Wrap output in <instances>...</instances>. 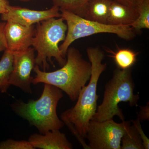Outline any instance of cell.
Wrapping results in <instances>:
<instances>
[{"mask_svg":"<svg viewBox=\"0 0 149 149\" xmlns=\"http://www.w3.org/2000/svg\"><path fill=\"white\" fill-rule=\"evenodd\" d=\"M86 52L91 64L89 83L80 91L75 104L63 112L60 117L83 148L89 149L85 141L86 129L97 110L100 96L97 93L98 83L100 76L106 69L107 64L102 63L105 54L99 47H90L87 48Z\"/></svg>","mask_w":149,"mask_h":149,"instance_id":"cell-1","label":"cell"},{"mask_svg":"<svg viewBox=\"0 0 149 149\" xmlns=\"http://www.w3.org/2000/svg\"><path fill=\"white\" fill-rule=\"evenodd\" d=\"M66 56L64 65L52 72L41 70L36 65L33 70L36 75L32 84L43 83L53 85L64 92L72 101H76L80 91L90 80L91 64L74 47L68 49Z\"/></svg>","mask_w":149,"mask_h":149,"instance_id":"cell-2","label":"cell"},{"mask_svg":"<svg viewBox=\"0 0 149 149\" xmlns=\"http://www.w3.org/2000/svg\"><path fill=\"white\" fill-rule=\"evenodd\" d=\"M63 97L62 91L48 84H44L42 93L38 100L27 103L17 101L11 105L13 111L22 118L35 126L40 133L50 130H60L64 126L59 118L56 109L58 102Z\"/></svg>","mask_w":149,"mask_h":149,"instance_id":"cell-3","label":"cell"},{"mask_svg":"<svg viewBox=\"0 0 149 149\" xmlns=\"http://www.w3.org/2000/svg\"><path fill=\"white\" fill-rule=\"evenodd\" d=\"M134 89L131 68H116L112 77L105 85L102 102L97 106L91 120L103 121L112 119L116 116L122 121L125 120L118 104L123 102L129 103L130 107H138L140 97L139 94H134Z\"/></svg>","mask_w":149,"mask_h":149,"instance_id":"cell-4","label":"cell"},{"mask_svg":"<svg viewBox=\"0 0 149 149\" xmlns=\"http://www.w3.org/2000/svg\"><path fill=\"white\" fill-rule=\"evenodd\" d=\"M67 26L61 17L46 19L37 24L32 47L37 52L35 64L46 71L49 68L48 62L54 66L52 59L63 66L66 61L60 49L59 44L66 37Z\"/></svg>","mask_w":149,"mask_h":149,"instance_id":"cell-5","label":"cell"},{"mask_svg":"<svg viewBox=\"0 0 149 149\" xmlns=\"http://www.w3.org/2000/svg\"><path fill=\"white\" fill-rule=\"evenodd\" d=\"M61 17L67 26L66 37L60 49L65 58L68 49L73 42L80 38L100 33H111L126 41L133 40L136 32L130 25H113L88 20L71 12L60 9Z\"/></svg>","mask_w":149,"mask_h":149,"instance_id":"cell-6","label":"cell"},{"mask_svg":"<svg viewBox=\"0 0 149 149\" xmlns=\"http://www.w3.org/2000/svg\"><path fill=\"white\" fill-rule=\"evenodd\" d=\"M130 120L115 122L113 118L97 121L91 120L86 129V137L90 149H121V140Z\"/></svg>","mask_w":149,"mask_h":149,"instance_id":"cell-7","label":"cell"},{"mask_svg":"<svg viewBox=\"0 0 149 149\" xmlns=\"http://www.w3.org/2000/svg\"><path fill=\"white\" fill-rule=\"evenodd\" d=\"M35 50L30 47L24 50L13 52V63L9 85L16 86L23 92L32 94L33 77L31 72L35 65Z\"/></svg>","mask_w":149,"mask_h":149,"instance_id":"cell-8","label":"cell"},{"mask_svg":"<svg viewBox=\"0 0 149 149\" xmlns=\"http://www.w3.org/2000/svg\"><path fill=\"white\" fill-rule=\"evenodd\" d=\"M60 11L59 8L55 6L46 10H36L10 5L7 12L1 15V19L3 21L31 26L49 19L61 17Z\"/></svg>","mask_w":149,"mask_h":149,"instance_id":"cell-9","label":"cell"},{"mask_svg":"<svg viewBox=\"0 0 149 149\" xmlns=\"http://www.w3.org/2000/svg\"><path fill=\"white\" fill-rule=\"evenodd\" d=\"M5 38L7 49L12 52L24 50L32 46L35 25L27 26L11 21L6 22Z\"/></svg>","mask_w":149,"mask_h":149,"instance_id":"cell-10","label":"cell"},{"mask_svg":"<svg viewBox=\"0 0 149 149\" xmlns=\"http://www.w3.org/2000/svg\"><path fill=\"white\" fill-rule=\"evenodd\" d=\"M32 147L43 149H72V144L59 130H50L45 134L35 133L28 139Z\"/></svg>","mask_w":149,"mask_h":149,"instance_id":"cell-11","label":"cell"},{"mask_svg":"<svg viewBox=\"0 0 149 149\" xmlns=\"http://www.w3.org/2000/svg\"><path fill=\"white\" fill-rule=\"evenodd\" d=\"M138 16L136 7L123 4L112 0L110 7L107 24L113 25H130Z\"/></svg>","mask_w":149,"mask_h":149,"instance_id":"cell-12","label":"cell"},{"mask_svg":"<svg viewBox=\"0 0 149 149\" xmlns=\"http://www.w3.org/2000/svg\"><path fill=\"white\" fill-rule=\"evenodd\" d=\"M112 0H91L77 15L83 18L107 24Z\"/></svg>","mask_w":149,"mask_h":149,"instance_id":"cell-13","label":"cell"},{"mask_svg":"<svg viewBox=\"0 0 149 149\" xmlns=\"http://www.w3.org/2000/svg\"><path fill=\"white\" fill-rule=\"evenodd\" d=\"M13 63V52L6 49L0 60V91L2 93H7L10 86L9 80Z\"/></svg>","mask_w":149,"mask_h":149,"instance_id":"cell-14","label":"cell"},{"mask_svg":"<svg viewBox=\"0 0 149 149\" xmlns=\"http://www.w3.org/2000/svg\"><path fill=\"white\" fill-rule=\"evenodd\" d=\"M111 55L110 57L113 58L118 68L121 70L130 69L137 61L139 53L127 48L118 49L116 52L110 51Z\"/></svg>","mask_w":149,"mask_h":149,"instance_id":"cell-15","label":"cell"},{"mask_svg":"<svg viewBox=\"0 0 149 149\" xmlns=\"http://www.w3.org/2000/svg\"><path fill=\"white\" fill-rule=\"evenodd\" d=\"M138 16L130 25L136 32L149 29V0H139L136 6Z\"/></svg>","mask_w":149,"mask_h":149,"instance_id":"cell-16","label":"cell"},{"mask_svg":"<svg viewBox=\"0 0 149 149\" xmlns=\"http://www.w3.org/2000/svg\"><path fill=\"white\" fill-rule=\"evenodd\" d=\"M120 149H145L141 136L132 123L122 137Z\"/></svg>","mask_w":149,"mask_h":149,"instance_id":"cell-17","label":"cell"},{"mask_svg":"<svg viewBox=\"0 0 149 149\" xmlns=\"http://www.w3.org/2000/svg\"><path fill=\"white\" fill-rule=\"evenodd\" d=\"M91 0H52L54 6L60 9L71 12L77 15Z\"/></svg>","mask_w":149,"mask_h":149,"instance_id":"cell-18","label":"cell"},{"mask_svg":"<svg viewBox=\"0 0 149 149\" xmlns=\"http://www.w3.org/2000/svg\"><path fill=\"white\" fill-rule=\"evenodd\" d=\"M0 149H34L28 141L8 139L0 143Z\"/></svg>","mask_w":149,"mask_h":149,"instance_id":"cell-19","label":"cell"},{"mask_svg":"<svg viewBox=\"0 0 149 149\" xmlns=\"http://www.w3.org/2000/svg\"><path fill=\"white\" fill-rule=\"evenodd\" d=\"M132 124L135 126L136 130L138 131L139 135L141 136L143 141V145L145 149H149V140L148 138L145 135L143 130L142 128L141 122L139 118H137L136 120H130Z\"/></svg>","mask_w":149,"mask_h":149,"instance_id":"cell-20","label":"cell"},{"mask_svg":"<svg viewBox=\"0 0 149 149\" xmlns=\"http://www.w3.org/2000/svg\"><path fill=\"white\" fill-rule=\"evenodd\" d=\"M6 22L4 21L0 22V52L7 49L6 42L4 32Z\"/></svg>","mask_w":149,"mask_h":149,"instance_id":"cell-21","label":"cell"},{"mask_svg":"<svg viewBox=\"0 0 149 149\" xmlns=\"http://www.w3.org/2000/svg\"><path fill=\"white\" fill-rule=\"evenodd\" d=\"M140 109L139 113H138V118L141 122L145 120H149V102H148V104H147L145 106L140 107Z\"/></svg>","mask_w":149,"mask_h":149,"instance_id":"cell-22","label":"cell"},{"mask_svg":"<svg viewBox=\"0 0 149 149\" xmlns=\"http://www.w3.org/2000/svg\"><path fill=\"white\" fill-rule=\"evenodd\" d=\"M10 5L9 2L7 0H0V14L6 13Z\"/></svg>","mask_w":149,"mask_h":149,"instance_id":"cell-23","label":"cell"},{"mask_svg":"<svg viewBox=\"0 0 149 149\" xmlns=\"http://www.w3.org/2000/svg\"><path fill=\"white\" fill-rule=\"evenodd\" d=\"M123 4L136 7L139 0H113Z\"/></svg>","mask_w":149,"mask_h":149,"instance_id":"cell-24","label":"cell"},{"mask_svg":"<svg viewBox=\"0 0 149 149\" xmlns=\"http://www.w3.org/2000/svg\"><path fill=\"white\" fill-rule=\"evenodd\" d=\"M19 1L22 2H27L29 1H31V0H19Z\"/></svg>","mask_w":149,"mask_h":149,"instance_id":"cell-25","label":"cell"}]
</instances>
